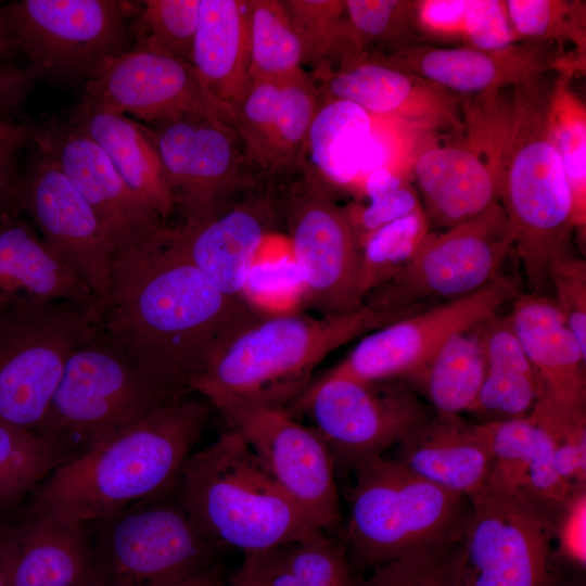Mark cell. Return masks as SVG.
<instances>
[{"instance_id": "1", "label": "cell", "mask_w": 586, "mask_h": 586, "mask_svg": "<svg viewBox=\"0 0 586 586\" xmlns=\"http://www.w3.org/2000/svg\"><path fill=\"white\" fill-rule=\"evenodd\" d=\"M170 227L115 257L101 331L146 378L181 398L237 334L265 317L188 260Z\"/></svg>"}, {"instance_id": "2", "label": "cell", "mask_w": 586, "mask_h": 586, "mask_svg": "<svg viewBox=\"0 0 586 586\" xmlns=\"http://www.w3.org/2000/svg\"><path fill=\"white\" fill-rule=\"evenodd\" d=\"M209 412L186 397L153 410L58 467L33 492L26 512L87 524L175 495Z\"/></svg>"}, {"instance_id": "3", "label": "cell", "mask_w": 586, "mask_h": 586, "mask_svg": "<svg viewBox=\"0 0 586 586\" xmlns=\"http://www.w3.org/2000/svg\"><path fill=\"white\" fill-rule=\"evenodd\" d=\"M424 308V307H423ZM422 309L365 302L318 318L300 313L265 317L237 334L190 384L212 406L240 400L286 408L309 385L314 369L358 336Z\"/></svg>"}, {"instance_id": "4", "label": "cell", "mask_w": 586, "mask_h": 586, "mask_svg": "<svg viewBox=\"0 0 586 586\" xmlns=\"http://www.w3.org/2000/svg\"><path fill=\"white\" fill-rule=\"evenodd\" d=\"M555 77L510 89L502 152L500 204L532 294H540L555 262L573 254L572 196L549 130Z\"/></svg>"}, {"instance_id": "5", "label": "cell", "mask_w": 586, "mask_h": 586, "mask_svg": "<svg viewBox=\"0 0 586 586\" xmlns=\"http://www.w3.org/2000/svg\"><path fill=\"white\" fill-rule=\"evenodd\" d=\"M175 497L206 536L244 557L317 528L231 430L190 455Z\"/></svg>"}, {"instance_id": "6", "label": "cell", "mask_w": 586, "mask_h": 586, "mask_svg": "<svg viewBox=\"0 0 586 586\" xmlns=\"http://www.w3.org/2000/svg\"><path fill=\"white\" fill-rule=\"evenodd\" d=\"M352 471L346 542L357 565L374 569L463 537L472 512L466 496L383 456L364 459Z\"/></svg>"}, {"instance_id": "7", "label": "cell", "mask_w": 586, "mask_h": 586, "mask_svg": "<svg viewBox=\"0 0 586 586\" xmlns=\"http://www.w3.org/2000/svg\"><path fill=\"white\" fill-rule=\"evenodd\" d=\"M86 525L88 586H169L218 563L224 548L175 495L136 502Z\"/></svg>"}, {"instance_id": "8", "label": "cell", "mask_w": 586, "mask_h": 586, "mask_svg": "<svg viewBox=\"0 0 586 586\" xmlns=\"http://www.w3.org/2000/svg\"><path fill=\"white\" fill-rule=\"evenodd\" d=\"M181 398L153 383L100 331L68 358L36 433L74 458Z\"/></svg>"}, {"instance_id": "9", "label": "cell", "mask_w": 586, "mask_h": 586, "mask_svg": "<svg viewBox=\"0 0 586 586\" xmlns=\"http://www.w3.org/2000/svg\"><path fill=\"white\" fill-rule=\"evenodd\" d=\"M101 331V316L66 301L0 314V423L37 432L68 358Z\"/></svg>"}, {"instance_id": "10", "label": "cell", "mask_w": 586, "mask_h": 586, "mask_svg": "<svg viewBox=\"0 0 586 586\" xmlns=\"http://www.w3.org/2000/svg\"><path fill=\"white\" fill-rule=\"evenodd\" d=\"M509 93L464 97L460 126L417 154L411 175L430 225L448 228L500 200Z\"/></svg>"}, {"instance_id": "11", "label": "cell", "mask_w": 586, "mask_h": 586, "mask_svg": "<svg viewBox=\"0 0 586 586\" xmlns=\"http://www.w3.org/2000/svg\"><path fill=\"white\" fill-rule=\"evenodd\" d=\"M271 190L306 286V304L321 316L362 306L360 249L337 193L303 164Z\"/></svg>"}, {"instance_id": "12", "label": "cell", "mask_w": 586, "mask_h": 586, "mask_svg": "<svg viewBox=\"0 0 586 586\" xmlns=\"http://www.w3.org/2000/svg\"><path fill=\"white\" fill-rule=\"evenodd\" d=\"M286 409L306 416L335 467L352 470L382 456L435 412L403 380L369 381L323 373Z\"/></svg>"}, {"instance_id": "13", "label": "cell", "mask_w": 586, "mask_h": 586, "mask_svg": "<svg viewBox=\"0 0 586 586\" xmlns=\"http://www.w3.org/2000/svg\"><path fill=\"white\" fill-rule=\"evenodd\" d=\"M143 126L157 151L173 195L179 218L175 226H203L258 186L232 124L189 114Z\"/></svg>"}, {"instance_id": "14", "label": "cell", "mask_w": 586, "mask_h": 586, "mask_svg": "<svg viewBox=\"0 0 586 586\" xmlns=\"http://www.w3.org/2000/svg\"><path fill=\"white\" fill-rule=\"evenodd\" d=\"M512 250L513 235L505 209L495 202L442 232H430L413 259L364 303L404 309L472 294L501 276Z\"/></svg>"}, {"instance_id": "15", "label": "cell", "mask_w": 586, "mask_h": 586, "mask_svg": "<svg viewBox=\"0 0 586 586\" xmlns=\"http://www.w3.org/2000/svg\"><path fill=\"white\" fill-rule=\"evenodd\" d=\"M4 7L16 47L41 77L86 82L129 50L124 1L15 0Z\"/></svg>"}, {"instance_id": "16", "label": "cell", "mask_w": 586, "mask_h": 586, "mask_svg": "<svg viewBox=\"0 0 586 586\" xmlns=\"http://www.w3.org/2000/svg\"><path fill=\"white\" fill-rule=\"evenodd\" d=\"M470 501L463 586H560L552 545L558 506L488 493Z\"/></svg>"}, {"instance_id": "17", "label": "cell", "mask_w": 586, "mask_h": 586, "mask_svg": "<svg viewBox=\"0 0 586 586\" xmlns=\"http://www.w3.org/2000/svg\"><path fill=\"white\" fill-rule=\"evenodd\" d=\"M213 407L317 528L332 532L341 526L335 462L311 426L281 407L240 400Z\"/></svg>"}, {"instance_id": "18", "label": "cell", "mask_w": 586, "mask_h": 586, "mask_svg": "<svg viewBox=\"0 0 586 586\" xmlns=\"http://www.w3.org/2000/svg\"><path fill=\"white\" fill-rule=\"evenodd\" d=\"M515 282L499 276L483 289L422 308L362 336L328 373L369 381L406 380L454 334L497 315L515 295Z\"/></svg>"}, {"instance_id": "19", "label": "cell", "mask_w": 586, "mask_h": 586, "mask_svg": "<svg viewBox=\"0 0 586 586\" xmlns=\"http://www.w3.org/2000/svg\"><path fill=\"white\" fill-rule=\"evenodd\" d=\"M84 90L81 103L143 125L196 114L233 126L237 114L206 88L192 64L137 48L105 61Z\"/></svg>"}, {"instance_id": "20", "label": "cell", "mask_w": 586, "mask_h": 586, "mask_svg": "<svg viewBox=\"0 0 586 586\" xmlns=\"http://www.w3.org/2000/svg\"><path fill=\"white\" fill-rule=\"evenodd\" d=\"M35 152L20 174L15 205L89 288L102 313L111 288L114 246L94 211L58 165Z\"/></svg>"}, {"instance_id": "21", "label": "cell", "mask_w": 586, "mask_h": 586, "mask_svg": "<svg viewBox=\"0 0 586 586\" xmlns=\"http://www.w3.org/2000/svg\"><path fill=\"white\" fill-rule=\"evenodd\" d=\"M31 142L94 211L116 256L170 226L125 183L98 143L66 116L36 128Z\"/></svg>"}, {"instance_id": "22", "label": "cell", "mask_w": 586, "mask_h": 586, "mask_svg": "<svg viewBox=\"0 0 586 586\" xmlns=\"http://www.w3.org/2000/svg\"><path fill=\"white\" fill-rule=\"evenodd\" d=\"M309 74L321 101H348L371 115L415 124L436 135L450 132L461 124L464 97L381 54L361 53L332 69Z\"/></svg>"}, {"instance_id": "23", "label": "cell", "mask_w": 586, "mask_h": 586, "mask_svg": "<svg viewBox=\"0 0 586 586\" xmlns=\"http://www.w3.org/2000/svg\"><path fill=\"white\" fill-rule=\"evenodd\" d=\"M384 56L460 97L511 89L549 73L585 72V61L575 54L555 43L538 41L493 50L420 44Z\"/></svg>"}, {"instance_id": "24", "label": "cell", "mask_w": 586, "mask_h": 586, "mask_svg": "<svg viewBox=\"0 0 586 586\" xmlns=\"http://www.w3.org/2000/svg\"><path fill=\"white\" fill-rule=\"evenodd\" d=\"M509 315L540 388L528 417L544 426L586 423V353L553 302L523 294Z\"/></svg>"}, {"instance_id": "25", "label": "cell", "mask_w": 586, "mask_h": 586, "mask_svg": "<svg viewBox=\"0 0 586 586\" xmlns=\"http://www.w3.org/2000/svg\"><path fill=\"white\" fill-rule=\"evenodd\" d=\"M281 226L282 215L273 192L258 184L228 212L203 226H171L170 239L221 292L241 298L259 247Z\"/></svg>"}, {"instance_id": "26", "label": "cell", "mask_w": 586, "mask_h": 586, "mask_svg": "<svg viewBox=\"0 0 586 586\" xmlns=\"http://www.w3.org/2000/svg\"><path fill=\"white\" fill-rule=\"evenodd\" d=\"M0 568L8 586H88L87 525L25 511L0 524Z\"/></svg>"}, {"instance_id": "27", "label": "cell", "mask_w": 586, "mask_h": 586, "mask_svg": "<svg viewBox=\"0 0 586 586\" xmlns=\"http://www.w3.org/2000/svg\"><path fill=\"white\" fill-rule=\"evenodd\" d=\"M397 445L395 460L418 476L469 500L485 492L492 463L485 423L434 413Z\"/></svg>"}, {"instance_id": "28", "label": "cell", "mask_w": 586, "mask_h": 586, "mask_svg": "<svg viewBox=\"0 0 586 586\" xmlns=\"http://www.w3.org/2000/svg\"><path fill=\"white\" fill-rule=\"evenodd\" d=\"M0 301L14 306L66 301L101 316L89 288L17 207L0 215Z\"/></svg>"}, {"instance_id": "29", "label": "cell", "mask_w": 586, "mask_h": 586, "mask_svg": "<svg viewBox=\"0 0 586 586\" xmlns=\"http://www.w3.org/2000/svg\"><path fill=\"white\" fill-rule=\"evenodd\" d=\"M192 65L206 88L237 110L253 81L249 0H201Z\"/></svg>"}, {"instance_id": "30", "label": "cell", "mask_w": 586, "mask_h": 586, "mask_svg": "<svg viewBox=\"0 0 586 586\" xmlns=\"http://www.w3.org/2000/svg\"><path fill=\"white\" fill-rule=\"evenodd\" d=\"M65 116L98 143L125 183L166 224L176 216L162 162L141 123L81 102Z\"/></svg>"}, {"instance_id": "31", "label": "cell", "mask_w": 586, "mask_h": 586, "mask_svg": "<svg viewBox=\"0 0 586 586\" xmlns=\"http://www.w3.org/2000/svg\"><path fill=\"white\" fill-rule=\"evenodd\" d=\"M486 369L470 412L494 422L527 417L540 388L535 370L515 333L510 315L489 318L477 327Z\"/></svg>"}, {"instance_id": "32", "label": "cell", "mask_w": 586, "mask_h": 586, "mask_svg": "<svg viewBox=\"0 0 586 586\" xmlns=\"http://www.w3.org/2000/svg\"><path fill=\"white\" fill-rule=\"evenodd\" d=\"M373 116L342 100H324L310 125L303 162L336 193L356 194Z\"/></svg>"}, {"instance_id": "33", "label": "cell", "mask_w": 586, "mask_h": 586, "mask_svg": "<svg viewBox=\"0 0 586 586\" xmlns=\"http://www.w3.org/2000/svg\"><path fill=\"white\" fill-rule=\"evenodd\" d=\"M255 586H355L344 548L316 528L270 551L245 557L238 570Z\"/></svg>"}, {"instance_id": "34", "label": "cell", "mask_w": 586, "mask_h": 586, "mask_svg": "<svg viewBox=\"0 0 586 586\" xmlns=\"http://www.w3.org/2000/svg\"><path fill=\"white\" fill-rule=\"evenodd\" d=\"M477 327L451 335L417 372L403 380L437 415L470 412L477 400L486 369Z\"/></svg>"}, {"instance_id": "35", "label": "cell", "mask_w": 586, "mask_h": 586, "mask_svg": "<svg viewBox=\"0 0 586 586\" xmlns=\"http://www.w3.org/2000/svg\"><path fill=\"white\" fill-rule=\"evenodd\" d=\"M280 80V103L263 186L272 189L302 165L306 138L321 104L311 75L300 68Z\"/></svg>"}, {"instance_id": "36", "label": "cell", "mask_w": 586, "mask_h": 586, "mask_svg": "<svg viewBox=\"0 0 586 586\" xmlns=\"http://www.w3.org/2000/svg\"><path fill=\"white\" fill-rule=\"evenodd\" d=\"M575 73L556 74L549 104V130L561 156L572 196L573 224L586 228V107L572 87Z\"/></svg>"}, {"instance_id": "37", "label": "cell", "mask_w": 586, "mask_h": 586, "mask_svg": "<svg viewBox=\"0 0 586 586\" xmlns=\"http://www.w3.org/2000/svg\"><path fill=\"white\" fill-rule=\"evenodd\" d=\"M309 73L332 69L364 53L348 21L345 0H284Z\"/></svg>"}, {"instance_id": "38", "label": "cell", "mask_w": 586, "mask_h": 586, "mask_svg": "<svg viewBox=\"0 0 586 586\" xmlns=\"http://www.w3.org/2000/svg\"><path fill=\"white\" fill-rule=\"evenodd\" d=\"M268 235L258 250L241 292V298L259 316L297 314L306 304V286L291 243Z\"/></svg>"}, {"instance_id": "39", "label": "cell", "mask_w": 586, "mask_h": 586, "mask_svg": "<svg viewBox=\"0 0 586 586\" xmlns=\"http://www.w3.org/2000/svg\"><path fill=\"white\" fill-rule=\"evenodd\" d=\"M72 458L40 434L0 423V513Z\"/></svg>"}, {"instance_id": "40", "label": "cell", "mask_w": 586, "mask_h": 586, "mask_svg": "<svg viewBox=\"0 0 586 586\" xmlns=\"http://www.w3.org/2000/svg\"><path fill=\"white\" fill-rule=\"evenodd\" d=\"M251 77L280 79L303 67V50L284 0H249Z\"/></svg>"}, {"instance_id": "41", "label": "cell", "mask_w": 586, "mask_h": 586, "mask_svg": "<svg viewBox=\"0 0 586 586\" xmlns=\"http://www.w3.org/2000/svg\"><path fill=\"white\" fill-rule=\"evenodd\" d=\"M430 232L429 220L420 207L377 229L361 242L359 290L364 301L413 259Z\"/></svg>"}, {"instance_id": "42", "label": "cell", "mask_w": 586, "mask_h": 586, "mask_svg": "<svg viewBox=\"0 0 586 586\" xmlns=\"http://www.w3.org/2000/svg\"><path fill=\"white\" fill-rule=\"evenodd\" d=\"M506 5L522 41L550 42L565 51L572 46L579 60L586 59L585 1L507 0Z\"/></svg>"}, {"instance_id": "43", "label": "cell", "mask_w": 586, "mask_h": 586, "mask_svg": "<svg viewBox=\"0 0 586 586\" xmlns=\"http://www.w3.org/2000/svg\"><path fill=\"white\" fill-rule=\"evenodd\" d=\"M413 5L415 0H345L362 52L390 55L425 44L416 27Z\"/></svg>"}, {"instance_id": "44", "label": "cell", "mask_w": 586, "mask_h": 586, "mask_svg": "<svg viewBox=\"0 0 586 586\" xmlns=\"http://www.w3.org/2000/svg\"><path fill=\"white\" fill-rule=\"evenodd\" d=\"M135 21V48L192 64L201 0H145Z\"/></svg>"}, {"instance_id": "45", "label": "cell", "mask_w": 586, "mask_h": 586, "mask_svg": "<svg viewBox=\"0 0 586 586\" xmlns=\"http://www.w3.org/2000/svg\"><path fill=\"white\" fill-rule=\"evenodd\" d=\"M492 446V463L484 493L521 496L535 458L540 428L528 416L485 422Z\"/></svg>"}, {"instance_id": "46", "label": "cell", "mask_w": 586, "mask_h": 586, "mask_svg": "<svg viewBox=\"0 0 586 586\" xmlns=\"http://www.w3.org/2000/svg\"><path fill=\"white\" fill-rule=\"evenodd\" d=\"M344 207L358 245L373 231L422 207L409 177L390 169L372 171L359 198Z\"/></svg>"}, {"instance_id": "47", "label": "cell", "mask_w": 586, "mask_h": 586, "mask_svg": "<svg viewBox=\"0 0 586 586\" xmlns=\"http://www.w3.org/2000/svg\"><path fill=\"white\" fill-rule=\"evenodd\" d=\"M463 545L460 540L423 548L372 569L355 586H463Z\"/></svg>"}, {"instance_id": "48", "label": "cell", "mask_w": 586, "mask_h": 586, "mask_svg": "<svg viewBox=\"0 0 586 586\" xmlns=\"http://www.w3.org/2000/svg\"><path fill=\"white\" fill-rule=\"evenodd\" d=\"M280 103L279 79H255L237 107L233 122L258 184L266 175L269 149Z\"/></svg>"}, {"instance_id": "49", "label": "cell", "mask_w": 586, "mask_h": 586, "mask_svg": "<svg viewBox=\"0 0 586 586\" xmlns=\"http://www.w3.org/2000/svg\"><path fill=\"white\" fill-rule=\"evenodd\" d=\"M555 288L552 301L566 327L586 353V263L571 254L555 262L548 273Z\"/></svg>"}, {"instance_id": "50", "label": "cell", "mask_w": 586, "mask_h": 586, "mask_svg": "<svg viewBox=\"0 0 586 586\" xmlns=\"http://www.w3.org/2000/svg\"><path fill=\"white\" fill-rule=\"evenodd\" d=\"M555 559L573 570L586 568V486H578L556 508L552 520Z\"/></svg>"}, {"instance_id": "51", "label": "cell", "mask_w": 586, "mask_h": 586, "mask_svg": "<svg viewBox=\"0 0 586 586\" xmlns=\"http://www.w3.org/2000/svg\"><path fill=\"white\" fill-rule=\"evenodd\" d=\"M521 41L510 22L506 1L467 0L463 46L493 50Z\"/></svg>"}, {"instance_id": "52", "label": "cell", "mask_w": 586, "mask_h": 586, "mask_svg": "<svg viewBox=\"0 0 586 586\" xmlns=\"http://www.w3.org/2000/svg\"><path fill=\"white\" fill-rule=\"evenodd\" d=\"M467 0H415V23L425 44L464 40Z\"/></svg>"}, {"instance_id": "53", "label": "cell", "mask_w": 586, "mask_h": 586, "mask_svg": "<svg viewBox=\"0 0 586 586\" xmlns=\"http://www.w3.org/2000/svg\"><path fill=\"white\" fill-rule=\"evenodd\" d=\"M542 428L551 438L553 463L562 480L572 487L586 486V423Z\"/></svg>"}, {"instance_id": "54", "label": "cell", "mask_w": 586, "mask_h": 586, "mask_svg": "<svg viewBox=\"0 0 586 586\" xmlns=\"http://www.w3.org/2000/svg\"><path fill=\"white\" fill-rule=\"evenodd\" d=\"M39 78L40 73L33 66H15L0 60V117L20 110Z\"/></svg>"}, {"instance_id": "55", "label": "cell", "mask_w": 586, "mask_h": 586, "mask_svg": "<svg viewBox=\"0 0 586 586\" xmlns=\"http://www.w3.org/2000/svg\"><path fill=\"white\" fill-rule=\"evenodd\" d=\"M26 144L25 142L0 144V215L16 207L15 189L20 177L17 155Z\"/></svg>"}, {"instance_id": "56", "label": "cell", "mask_w": 586, "mask_h": 586, "mask_svg": "<svg viewBox=\"0 0 586 586\" xmlns=\"http://www.w3.org/2000/svg\"><path fill=\"white\" fill-rule=\"evenodd\" d=\"M225 582V569L220 563H216L169 586H224Z\"/></svg>"}, {"instance_id": "57", "label": "cell", "mask_w": 586, "mask_h": 586, "mask_svg": "<svg viewBox=\"0 0 586 586\" xmlns=\"http://www.w3.org/2000/svg\"><path fill=\"white\" fill-rule=\"evenodd\" d=\"M36 128L0 117V144L33 141Z\"/></svg>"}, {"instance_id": "58", "label": "cell", "mask_w": 586, "mask_h": 586, "mask_svg": "<svg viewBox=\"0 0 586 586\" xmlns=\"http://www.w3.org/2000/svg\"><path fill=\"white\" fill-rule=\"evenodd\" d=\"M16 49L4 3L0 1V60L7 61L14 54Z\"/></svg>"}, {"instance_id": "59", "label": "cell", "mask_w": 586, "mask_h": 586, "mask_svg": "<svg viewBox=\"0 0 586 586\" xmlns=\"http://www.w3.org/2000/svg\"><path fill=\"white\" fill-rule=\"evenodd\" d=\"M231 586H255L249 578L237 571L230 579Z\"/></svg>"}, {"instance_id": "60", "label": "cell", "mask_w": 586, "mask_h": 586, "mask_svg": "<svg viewBox=\"0 0 586 586\" xmlns=\"http://www.w3.org/2000/svg\"><path fill=\"white\" fill-rule=\"evenodd\" d=\"M0 586H8L5 578L3 576L2 570L0 568Z\"/></svg>"}, {"instance_id": "61", "label": "cell", "mask_w": 586, "mask_h": 586, "mask_svg": "<svg viewBox=\"0 0 586 586\" xmlns=\"http://www.w3.org/2000/svg\"><path fill=\"white\" fill-rule=\"evenodd\" d=\"M560 586H584V584L578 583V584H576V585H573V584L564 585V583L561 582Z\"/></svg>"}, {"instance_id": "62", "label": "cell", "mask_w": 586, "mask_h": 586, "mask_svg": "<svg viewBox=\"0 0 586 586\" xmlns=\"http://www.w3.org/2000/svg\"><path fill=\"white\" fill-rule=\"evenodd\" d=\"M7 306H9V305H7L5 303L0 301V314Z\"/></svg>"}]
</instances>
